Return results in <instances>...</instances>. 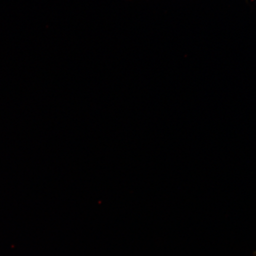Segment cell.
<instances>
[{
	"label": "cell",
	"mask_w": 256,
	"mask_h": 256,
	"mask_svg": "<svg viewBox=\"0 0 256 256\" xmlns=\"http://www.w3.org/2000/svg\"><path fill=\"white\" fill-rule=\"evenodd\" d=\"M254 256H256V252H255Z\"/></svg>",
	"instance_id": "obj_1"
}]
</instances>
